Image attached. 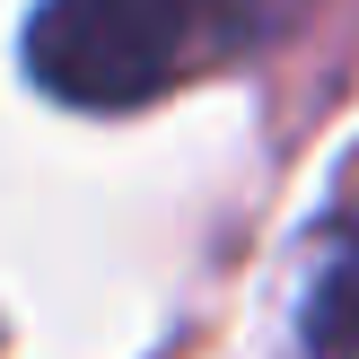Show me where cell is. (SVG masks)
Here are the masks:
<instances>
[{
    "label": "cell",
    "instance_id": "cell-1",
    "mask_svg": "<svg viewBox=\"0 0 359 359\" xmlns=\"http://www.w3.org/2000/svg\"><path fill=\"white\" fill-rule=\"evenodd\" d=\"M193 35L202 0H44L27 27V70L62 105L123 114L193 62Z\"/></svg>",
    "mask_w": 359,
    "mask_h": 359
},
{
    "label": "cell",
    "instance_id": "cell-2",
    "mask_svg": "<svg viewBox=\"0 0 359 359\" xmlns=\"http://www.w3.org/2000/svg\"><path fill=\"white\" fill-rule=\"evenodd\" d=\"M298 359H359V228L316 245L307 307H298Z\"/></svg>",
    "mask_w": 359,
    "mask_h": 359
}]
</instances>
